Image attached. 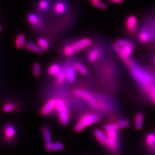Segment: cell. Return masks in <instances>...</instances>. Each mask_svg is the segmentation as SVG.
Masks as SVG:
<instances>
[{"mask_svg": "<svg viewBox=\"0 0 155 155\" xmlns=\"http://www.w3.org/2000/svg\"><path fill=\"white\" fill-rule=\"evenodd\" d=\"M79 5H73L71 11L65 15L59 18H52L50 26L45 35L54 37L60 36L76 25L80 16Z\"/></svg>", "mask_w": 155, "mask_h": 155, "instance_id": "cell-1", "label": "cell"}, {"mask_svg": "<svg viewBox=\"0 0 155 155\" xmlns=\"http://www.w3.org/2000/svg\"><path fill=\"white\" fill-rule=\"evenodd\" d=\"M52 17L34 11L27 12L25 15L26 25L30 30L38 35H45L48 31L52 21Z\"/></svg>", "mask_w": 155, "mask_h": 155, "instance_id": "cell-2", "label": "cell"}, {"mask_svg": "<svg viewBox=\"0 0 155 155\" xmlns=\"http://www.w3.org/2000/svg\"><path fill=\"white\" fill-rule=\"evenodd\" d=\"M127 68L140 87L149 94L150 91L155 85V78L153 75L134 62Z\"/></svg>", "mask_w": 155, "mask_h": 155, "instance_id": "cell-3", "label": "cell"}, {"mask_svg": "<svg viewBox=\"0 0 155 155\" xmlns=\"http://www.w3.org/2000/svg\"><path fill=\"white\" fill-rule=\"evenodd\" d=\"M93 40L88 37H81L71 39L65 41L61 47V52L65 57H71L76 53L88 48Z\"/></svg>", "mask_w": 155, "mask_h": 155, "instance_id": "cell-4", "label": "cell"}, {"mask_svg": "<svg viewBox=\"0 0 155 155\" xmlns=\"http://www.w3.org/2000/svg\"><path fill=\"white\" fill-rule=\"evenodd\" d=\"M100 121V116L95 113H87L83 114L74 127L76 133H80L90 125L95 124Z\"/></svg>", "mask_w": 155, "mask_h": 155, "instance_id": "cell-5", "label": "cell"}, {"mask_svg": "<svg viewBox=\"0 0 155 155\" xmlns=\"http://www.w3.org/2000/svg\"><path fill=\"white\" fill-rule=\"evenodd\" d=\"M136 37L140 43L148 44L155 41V30L147 24L142 23L139 25Z\"/></svg>", "mask_w": 155, "mask_h": 155, "instance_id": "cell-6", "label": "cell"}, {"mask_svg": "<svg viewBox=\"0 0 155 155\" xmlns=\"http://www.w3.org/2000/svg\"><path fill=\"white\" fill-rule=\"evenodd\" d=\"M72 7L71 0H54L51 16L52 18H59L69 12Z\"/></svg>", "mask_w": 155, "mask_h": 155, "instance_id": "cell-7", "label": "cell"}, {"mask_svg": "<svg viewBox=\"0 0 155 155\" xmlns=\"http://www.w3.org/2000/svg\"><path fill=\"white\" fill-rule=\"evenodd\" d=\"M74 94L79 97V98L83 99L86 102L88 103V104L93 109H104V105L107 107L106 105H104V101H98L95 97L89 92L85 91L84 90L81 89H76L74 91Z\"/></svg>", "mask_w": 155, "mask_h": 155, "instance_id": "cell-8", "label": "cell"}, {"mask_svg": "<svg viewBox=\"0 0 155 155\" xmlns=\"http://www.w3.org/2000/svg\"><path fill=\"white\" fill-rule=\"evenodd\" d=\"M107 139L105 146L109 151L114 155H117L119 152V138L118 130H110L105 132Z\"/></svg>", "mask_w": 155, "mask_h": 155, "instance_id": "cell-9", "label": "cell"}, {"mask_svg": "<svg viewBox=\"0 0 155 155\" xmlns=\"http://www.w3.org/2000/svg\"><path fill=\"white\" fill-rule=\"evenodd\" d=\"M54 0H32V10L45 15L51 16Z\"/></svg>", "mask_w": 155, "mask_h": 155, "instance_id": "cell-10", "label": "cell"}, {"mask_svg": "<svg viewBox=\"0 0 155 155\" xmlns=\"http://www.w3.org/2000/svg\"><path fill=\"white\" fill-rule=\"evenodd\" d=\"M104 52V47L99 43H92V44L87 48L86 56L90 63H94L98 61L102 56Z\"/></svg>", "mask_w": 155, "mask_h": 155, "instance_id": "cell-11", "label": "cell"}, {"mask_svg": "<svg viewBox=\"0 0 155 155\" xmlns=\"http://www.w3.org/2000/svg\"><path fill=\"white\" fill-rule=\"evenodd\" d=\"M139 25L138 19L134 14H129L125 17L124 20V29L125 32L129 36H136Z\"/></svg>", "mask_w": 155, "mask_h": 155, "instance_id": "cell-12", "label": "cell"}, {"mask_svg": "<svg viewBox=\"0 0 155 155\" xmlns=\"http://www.w3.org/2000/svg\"><path fill=\"white\" fill-rule=\"evenodd\" d=\"M4 140L7 143L12 142L16 135V128L12 124H6L3 130Z\"/></svg>", "mask_w": 155, "mask_h": 155, "instance_id": "cell-13", "label": "cell"}, {"mask_svg": "<svg viewBox=\"0 0 155 155\" xmlns=\"http://www.w3.org/2000/svg\"><path fill=\"white\" fill-rule=\"evenodd\" d=\"M56 99L51 98L43 105L40 110V113L43 116H47L51 114L52 110L56 109Z\"/></svg>", "mask_w": 155, "mask_h": 155, "instance_id": "cell-14", "label": "cell"}, {"mask_svg": "<svg viewBox=\"0 0 155 155\" xmlns=\"http://www.w3.org/2000/svg\"><path fill=\"white\" fill-rule=\"evenodd\" d=\"M37 44L39 45L43 51H49L51 47V41L47 36H40L38 37L36 40Z\"/></svg>", "mask_w": 155, "mask_h": 155, "instance_id": "cell-15", "label": "cell"}, {"mask_svg": "<svg viewBox=\"0 0 155 155\" xmlns=\"http://www.w3.org/2000/svg\"><path fill=\"white\" fill-rule=\"evenodd\" d=\"M24 48L27 51L36 53V54H41L43 52L37 43L31 40V39H28V40H27L25 45L24 46Z\"/></svg>", "mask_w": 155, "mask_h": 155, "instance_id": "cell-16", "label": "cell"}, {"mask_svg": "<svg viewBox=\"0 0 155 155\" xmlns=\"http://www.w3.org/2000/svg\"><path fill=\"white\" fill-rule=\"evenodd\" d=\"M66 76H67V81L70 82V83H72L74 82L76 79V70L73 66V64L72 65H67L65 68L64 69Z\"/></svg>", "mask_w": 155, "mask_h": 155, "instance_id": "cell-17", "label": "cell"}, {"mask_svg": "<svg viewBox=\"0 0 155 155\" xmlns=\"http://www.w3.org/2000/svg\"><path fill=\"white\" fill-rule=\"evenodd\" d=\"M27 41L26 36L23 33H18L15 36V40H14V45L15 47L18 49H21L24 48Z\"/></svg>", "mask_w": 155, "mask_h": 155, "instance_id": "cell-18", "label": "cell"}, {"mask_svg": "<svg viewBox=\"0 0 155 155\" xmlns=\"http://www.w3.org/2000/svg\"><path fill=\"white\" fill-rule=\"evenodd\" d=\"M94 135L99 143L102 145H105L107 139L106 133H104L102 130L99 129H96L94 130Z\"/></svg>", "mask_w": 155, "mask_h": 155, "instance_id": "cell-19", "label": "cell"}, {"mask_svg": "<svg viewBox=\"0 0 155 155\" xmlns=\"http://www.w3.org/2000/svg\"><path fill=\"white\" fill-rule=\"evenodd\" d=\"M45 150L48 152H56L59 151L64 148V145L59 142H52L51 144L47 145Z\"/></svg>", "mask_w": 155, "mask_h": 155, "instance_id": "cell-20", "label": "cell"}, {"mask_svg": "<svg viewBox=\"0 0 155 155\" xmlns=\"http://www.w3.org/2000/svg\"><path fill=\"white\" fill-rule=\"evenodd\" d=\"M142 23H146L155 30V11L148 13L143 18Z\"/></svg>", "mask_w": 155, "mask_h": 155, "instance_id": "cell-21", "label": "cell"}, {"mask_svg": "<svg viewBox=\"0 0 155 155\" xmlns=\"http://www.w3.org/2000/svg\"><path fill=\"white\" fill-rule=\"evenodd\" d=\"M41 133L43 134V139H44L45 146H47V145L51 144L52 142V141L50 129L48 128L47 126H44V127H43L41 129Z\"/></svg>", "mask_w": 155, "mask_h": 155, "instance_id": "cell-22", "label": "cell"}, {"mask_svg": "<svg viewBox=\"0 0 155 155\" xmlns=\"http://www.w3.org/2000/svg\"><path fill=\"white\" fill-rule=\"evenodd\" d=\"M144 121V114L142 112H138L134 116V126L136 129H142Z\"/></svg>", "mask_w": 155, "mask_h": 155, "instance_id": "cell-23", "label": "cell"}, {"mask_svg": "<svg viewBox=\"0 0 155 155\" xmlns=\"http://www.w3.org/2000/svg\"><path fill=\"white\" fill-rule=\"evenodd\" d=\"M61 70V67L60 64L54 63L48 67L47 72L51 76H56Z\"/></svg>", "mask_w": 155, "mask_h": 155, "instance_id": "cell-24", "label": "cell"}, {"mask_svg": "<svg viewBox=\"0 0 155 155\" xmlns=\"http://www.w3.org/2000/svg\"><path fill=\"white\" fill-rule=\"evenodd\" d=\"M145 143L146 146L150 149L153 150L155 146V133H150L147 134L145 139Z\"/></svg>", "mask_w": 155, "mask_h": 155, "instance_id": "cell-25", "label": "cell"}, {"mask_svg": "<svg viewBox=\"0 0 155 155\" xmlns=\"http://www.w3.org/2000/svg\"><path fill=\"white\" fill-rule=\"evenodd\" d=\"M115 43L121 48H124V47H135L134 42L132 41L131 40H128V39H126V38L118 39V40L116 41Z\"/></svg>", "mask_w": 155, "mask_h": 155, "instance_id": "cell-26", "label": "cell"}, {"mask_svg": "<svg viewBox=\"0 0 155 155\" xmlns=\"http://www.w3.org/2000/svg\"><path fill=\"white\" fill-rule=\"evenodd\" d=\"M66 80H67V76H66L65 71L64 69H62L59 72V73H58L56 76L55 83H56V85L61 86L65 83Z\"/></svg>", "mask_w": 155, "mask_h": 155, "instance_id": "cell-27", "label": "cell"}, {"mask_svg": "<svg viewBox=\"0 0 155 155\" xmlns=\"http://www.w3.org/2000/svg\"><path fill=\"white\" fill-rule=\"evenodd\" d=\"M72 64H73L75 70L84 76L88 74V70H87L86 67L83 64H81V62L75 61Z\"/></svg>", "mask_w": 155, "mask_h": 155, "instance_id": "cell-28", "label": "cell"}, {"mask_svg": "<svg viewBox=\"0 0 155 155\" xmlns=\"http://www.w3.org/2000/svg\"><path fill=\"white\" fill-rule=\"evenodd\" d=\"M58 119L63 125H67L69 123L70 114L69 112L58 113Z\"/></svg>", "mask_w": 155, "mask_h": 155, "instance_id": "cell-29", "label": "cell"}, {"mask_svg": "<svg viewBox=\"0 0 155 155\" xmlns=\"http://www.w3.org/2000/svg\"><path fill=\"white\" fill-rule=\"evenodd\" d=\"M55 109L58 111V113L69 112V109L67 108L65 102L61 99H57Z\"/></svg>", "mask_w": 155, "mask_h": 155, "instance_id": "cell-30", "label": "cell"}, {"mask_svg": "<svg viewBox=\"0 0 155 155\" xmlns=\"http://www.w3.org/2000/svg\"><path fill=\"white\" fill-rule=\"evenodd\" d=\"M17 108L16 105L12 101H8L6 102L3 106V110L5 113H10L15 110Z\"/></svg>", "mask_w": 155, "mask_h": 155, "instance_id": "cell-31", "label": "cell"}, {"mask_svg": "<svg viewBox=\"0 0 155 155\" xmlns=\"http://www.w3.org/2000/svg\"><path fill=\"white\" fill-rule=\"evenodd\" d=\"M32 71H33V74L35 77H39L40 76L41 74V65L38 62L35 63L33 64L32 67Z\"/></svg>", "mask_w": 155, "mask_h": 155, "instance_id": "cell-32", "label": "cell"}, {"mask_svg": "<svg viewBox=\"0 0 155 155\" xmlns=\"http://www.w3.org/2000/svg\"><path fill=\"white\" fill-rule=\"evenodd\" d=\"M104 128L105 132L110 131V130H118V129H120L116 123H110L106 124L104 125Z\"/></svg>", "mask_w": 155, "mask_h": 155, "instance_id": "cell-33", "label": "cell"}, {"mask_svg": "<svg viewBox=\"0 0 155 155\" xmlns=\"http://www.w3.org/2000/svg\"><path fill=\"white\" fill-rule=\"evenodd\" d=\"M120 129H126L129 126V122L126 119H121L116 122Z\"/></svg>", "mask_w": 155, "mask_h": 155, "instance_id": "cell-34", "label": "cell"}, {"mask_svg": "<svg viewBox=\"0 0 155 155\" xmlns=\"http://www.w3.org/2000/svg\"><path fill=\"white\" fill-rule=\"evenodd\" d=\"M92 5H93L94 7L98 8V9H101V10H105L107 8V5L106 3L102 2L101 1H99V2H96L94 3H92Z\"/></svg>", "mask_w": 155, "mask_h": 155, "instance_id": "cell-35", "label": "cell"}, {"mask_svg": "<svg viewBox=\"0 0 155 155\" xmlns=\"http://www.w3.org/2000/svg\"><path fill=\"white\" fill-rule=\"evenodd\" d=\"M149 95L150 96V98H151L152 102L155 106V85L151 89V91H150Z\"/></svg>", "mask_w": 155, "mask_h": 155, "instance_id": "cell-36", "label": "cell"}, {"mask_svg": "<svg viewBox=\"0 0 155 155\" xmlns=\"http://www.w3.org/2000/svg\"><path fill=\"white\" fill-rule=\"evenodd\" d=\"M110 3H115V4H121L124 2V0H107Z\"/></svg>", "mask_w": 155, "mask_h": 155, "instance_id": "cell-37", "label": "cell"}, {"mask_svg": "<svg viewBox=\"0 0 155 155\" xmlns=\"http://www.w3.org/2000/svg\"><path fill=\"white\" fill-rule=\"evenodd\" d=\"M88 1L91 2V3H94V2H96L101 1V0H88Z\"/></svg>", "mask_w": 155, "mask_h": 155, "instance_id": "cell-38", "label": "cell"}, {"mask_svg": "<svg viewBox=\"0 0 155 155\" xmlns=\"http://www.w3.org/2000/svg\"><path fill=\"white\" fill-rule=\"evenodd\" d=\"M153 61H154V65H155V56H154V58H153Z\"/></svg>", "mask_w": 155, "mask_h": 155, "instance_id": "cell-39", "label": "cell"}, {"mask_svg": "<svg viewBox=\"0 0 155 155\" xmlns=\"http://www.w3.org/2000/svg\"><path fill=\"white\" fill-rule=\"evenodd\" d=\"M153 151L155 153V146H154V149H153Z\"/></svg>", "mask_w": 155, "mask_h": 155, "instance_id": "cell-40", "label": "cell"}]
</instances>
